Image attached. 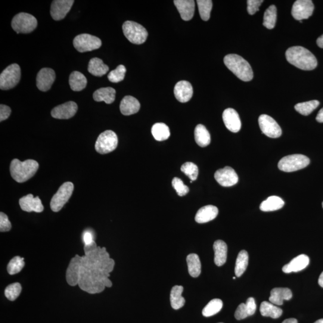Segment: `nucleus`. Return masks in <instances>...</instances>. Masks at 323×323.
Instances as JSON below:
<instances>
[{
	"instance_id": "7ed1b4c3",
	"label": "nucleus",
	"mask_w": 323,
	"mask_h": 323,
	"mask_svg": "<svg viewBox=\"0 0 323 323\" xmlns=\"http://www.w3.org/2000/svg\"><path fill=\"white\" fill-rule=\"evenodd\" d=\"M79 287L90 294L101 293L105 288L112 286L109 278H101L95 276L84 268L81 263L78 283Z\"/></svg>"
},
{
	"instance_id": "1a4fd4ad",
	"label": "nucleus",
	"mask_w": 323,
	"mask_h": 323,
	"mask_svg": "<svg viewBox=\"0 0 323 323\" xmlns=\"http://www.w3.org/2000/svg\"><path fill=\"white\" fill-rule=\"evenodd\" d=\"M117 145L118 138L116 133L112 130H108L99 135L95 147L98 153L105 154L114 151Z\"/></svg>"
},
{
	"instance_id": "052dcab7",
	"label": "nucleus",
	"mask_w": 323,
	"mask_h": 323,
	"mask_svg": "<svg viewBox=\"0 0 323 323\" xmlns=\"http://www.w3.org/2000/svg\"><path fill=\"white\" fill-rule=\"evenodd\" d=\"M314 323H323V319H318V320L315 321Z\"/></svg>"
},
{
	"instance_id": "f03ea898",
	"label": "nucleus",
	"mask_w": 323,
	"mask_h": 323,
	"mask_svg": "<svg viewBox=\"0 0 323 323\" xmlns=\"http://www.w3.org/2000/svg\"><path fill=\"white\" fill-rule=\"evenodd\" d=\"M285 57L291 65L300 70L310 71L317 66V60L311 52L302 46H293L287 50Z\"/></svg>"
},
{
	"instance_id": "603ef678",
	"label": "nucleus",
	"mask_w": 323,
	"mask_h": 323,
	"mask_svg": "<svg viewBox=\"0 0 323 323\" xmlns=\"http://www.w3.org/2000/svg\"><path fill=\"white\" fill-rule=\"evenodd\" d=\"M11 108L4 104L0 105V121L8 119L11 114Z\"/></svg>"
},
{
	"instance_id": "c756f323",
	"label": "nucleus",
	"mask_w": 323,
	"mask_h": 323,
	"mask_svg": "<svg viewBox=\"0 0 323 323\" xmlns=\"http://www.w3.org/2000/svg\"><path fill=\"white\" fill-rule=\"evenodd\" d=\"M108 70H109V67L105 65L101 59L94 58L90 60L88 71L93 76L101 77L106 74Z\"/></svg>"
},
{
	"instance_id": "393cba45",
	"label": "nucleus",
	"mask_w": 323,
	"mask_h": 323,
	"mask_svg": "<svg viewBox=\"0 0 323 323\" xmlns=\"http://www.w3.org/2000/svg\"><path fill=\"white\" fill-rule=\"evenodd\" d=\"M140 108V103L135 98L132 96H126L120 102L121 113L125 116H129L138 112Z\"/></svg>"
},
{
	"instance_id": "c9c22d12",
	"label": "nucleus",
	"mask_w": 323,
	"mask_h": 323,
	"mask_svg": "<svg viewBox=\"0 0 323 323\" xmlns=\"http://www.w3.org/2000/svg\"><path fill=\"white\" fill-rule=\"evenodd\" d=\"M186 260H187L189 274L192 277H198L201 272V263L200 257H199L198 254H189Z\"/></svg>"
},
{
	"instance_id": "3c124183",
	"label": "nucleus",
	"mask_w": 323,
	"mask_h": 323,
	"mask_svg": "<svg viewBox=\"0 0 323 323\" xmlns=\"http://www.w3.org/2000/svg\"><path fill=\"white\" fill-rule=\"evenodd\" d=\"M12 228V224L9 221L8 217L4 213H0V231L2 232H8Z\"/></svg>"
},
{
	"instance_id": "4be33fe9",
	"label": "nucleus",
	"mask_w": 323,
	"mask_h": 323,
	"mask_svg": "<svg viewBox=\"0 0 323 323\" xmlns=\"http://www.w3.org/2000/svg\"><path fill=\"white\" fill-rule=\"evenodd\" d=\"M193 88L188 81L182 80L176 84L175 88V95L177 99L182 103H185L193 96Z\"/></svg>"
},
{
	"instance_id": "49530a36",
	"label": "nucleus",
	"mask_w": 323,
	"mask_h": 323,
	"mask_svg": "<svg viewBox=\"0 0 323 323\" xmlns=\"http://www.w3.org/2000/svg\"><path fill=\"white\" fill-rule=\"evenodd\" d=\"M181 171L191 180V181H195L198 178V168L197 165L194 163H186L182 166Z\"/></svg>"
},
{
	"instance_id": "c85d7f7f",
	"label": "nucleus",
	"mask_w": 323,
	"mask_h": 323,
	"mask_svg": "<svg viewBox=\"0 0 323 323\" xmlns=\"http://www.w3.org/2000/svg\"><path fill=\"white\" fill-rule=\"evenodd\" d=\"M116 92L115 89L108 87L97 90L93 94V98L95 101H104L107 104L113 103L116 98Z\"/></svg>"
},
{
	"instance_id": "dca6fc26",
	"label": "nucleus",
	"mask_w": 323,
	"mask_h": 323,
	"mask_svg": "<svg viewBox=\"0 0 323 323\" xmlns=\"http://www.w3.org/2000/svg\"><path fill=\"white\" fill-rule=\"evenodd\" d=\"M73 0H55L51 5V15L55 21H61L66 17L74 4Z\"/></svg>"
},
{
	"instance_id": "9d476101",
	"label": "nucleus",
	"mask_w": 323,
	"mask_h": 323,
	"mask_svg": "<svg viewBox=\"0 0 323 323\" xmlns=\"http://www.w3.org/2000/svg\"><path fill=\"white\" fill-rule=\"evenodd\" d=\"M21 77V68L17 64L9 65L0 75V88L9 90L15 88L20 82Z\"/></svg>"
},
{
	"instance_id": "c03bdc74",
	"label": "nucleus",
	"mask_w": 323,
	"mask_h": 323,
	"mask_svg": "<svg viewBox=\"0 0 323 323\" xmlns=\"http://www.w3.org/2000/svg\"><path fill=\"white\" fill-rule=\"evenodd\" d=\"M126 72V67L123 65H120L116 69L111 71L108 74V79L112 83H119L122 82L125 78Z\"/></svg>"
},
{
	"instance_id": "f704fd0d",
	"label": "nucleus",
	"mask_w": 323,
	"mask_h": 323,
	"mask_svg": "<svg viewBox=\"0 0 323 323\" xmlns=\"http://www.w3.org/2000/svg\"><path fill=\"white\" fill-rule=\"evenodd\" d=\"M261 314L264 316H269L272 318L280 317L282 313V310L275 306L274 304L264 301L260 307Z\"/></svg>"
},
{
	"instance_id": "473e14b6",
	"label": "nucleus",
	"mask_w": 323,
	"mask_h": 323,
	"mask_svg": "<svg viewBox=\"0 0 323 323\" xmlns=\"http://www.w3.org/2000/svg\"><path fill=\"white\" fill-rule=\"evenodd\" d=\"M69 83L71 89L74 91H81L86 88L87 85L86 77L79 71H73L70 74Z\"/></svg>"
},
{
	"instance_id": "b1692460",
	"label": "nucleus",
	"mask_w": 323,
	"mask_h": 323,
	"mask_svg": "<svg viewBox=\"0 0 323 323\" xmlns=\"http://www.w3.org/2000/svg\"><path fill=\"white\" fill-rule=\"evenodd\" d=\"M309 263L308 256L305 254H301L291 261L289 263L287 264L282 268V271L286 274L291 272H297L306 268Z\"/></svg>"
},
{
	"instance_id": "a18cd8bd",
	"label": "nucleus",
	"mask_w": 323,
	"mask_h": 323,
	"mask_svg": "<svg viewBox=\"0 0 323 323\" xmlns=\"http://www.w3.org/2000/svg\"><path fill=\"white\" fill-rule=\"evenodd\" d=\"M22 291V286L19 282H15L8 285L5 291V296L9 300L14 301L20 296Z\"/></svg>"
},
{
	"instance_id": "58836bf2",
	"label": "nucleus",
	"mask_w": 323,
	"mask_h": 323,
	"mask_svg": "<svg viewBox=\"0 0 323 323\" xmlns=\"http://www.w3.org/2000/svg\"><path fill=\"white\" fill-rule=\"evenodd\" d=\"M277 12L275 6L271 5L266 9L264 14L263 25L266 29L271 30L275 26Z\"/></svg>"
},
{
	"instance_id": "13d9d810",
	"label": "nucleus",
	"mask_w": 323,
	"mask_h": 323,
	"mask_svg": "<svg viewBox=\"0 0 323 323\" xmlns=\"http://www.w3.org/2000/svg\"><path fill=\"white\" fill-rule=\"evenodd\" d=\"M282 323H297V320L295 318H288L285 319Z\"/></svg>"
},
{
	"instance_id": "09e8293b",
	"label": "nucleus",
	"mask_w": 323,
	"mask_h": 323,
	"mask_svg": "<svg viewBox=\"0 0 323 323\" xmlns=\"http://www.w3.org/2000/svg\"><path fill=\"white\" fill-rule=\"evenodd\" d=\"M250 316L248 307L245 303H241L237 307L235 313V317L238 320H241Z\"/></svg>"
},
{
	"instance_id": "7c9ffc66",
	"label": "nucleus",
	"mask_w": 323,
	"mask_h": 323,
	"mask_svg": "<svg viewBox=\"0 0 323 323\" xmlns=\"http://www.w3.org/2000/svg\"><path fill=\"white\" fill-rule=\"evenodd\" d=\"M284 206V202L281 198L272 196L260 204V209L264 212H269L281 209Z\"/></svg>"
},
{
	"instance_id": "f8f14e48",
	"label": "nucleus",
	"mask_w": 323,
	"mask_h": 323,
	"mask_svg": "<svg viewBox=\"0 0 323 323\" xmlns=\"http://www.w3.org/2000/svg\"><path fill=\"white\" fill-rule=\"evenodd\" d=\"M73 45L77 51L83 53L98 49L101 47L102 42L98 37L88 34H82L74 38Z\"/></svg>"
},
{
	"instance_id": "412c9836",
	"label": "nucleus",
	"mask_w": 323,
	"mask_h": 323,
	"mask_svg": "<svg viewBox=\"0 0 323 323\" xmlns=\"http://www.w3.org/2000/svg\"><path fill=\"white\" fill-rule=\"evenodd\" d=\"M21 209L27 212L42 213L44 210L41 200L39 197L34 198L33 195L29 194L21 198L20 200Z\"/></svg>"
},
{
	"instance_id": "79ce46f5",
	"label": "nucleus",
	"mask_w": 323,
	"mask_h": 323,
	"mask_svg": "<svg viewBox=\"0 0 323 323\" xmlns=\"http://www.w3.org/2000/svg\"><path fill=\"white\" fill-rule=\"evenodd\" d=\"M197 2L202 20L204 21L209 20L213 2L211 0H198Z\"/></svg>"
},
{
	"instance_id": "5fc2aeb1",
	"label": "nucleus",
	"mask_w": 323,
	"mask_h": 323,
	"mask_svg": "<svg viewBox=\"0 0 323 323\" xmlns=\"http://www.w3.org/2000/svg\"><path fill=\"white\" fill-rule=\"evenodd\" d=\"M83 238L85 245L91 244L93 242L95 241L92 233L89 231H86L84 233Z\"/></svg>"
},
{
	"instance_id": "cd10ccee",
	"label": "nucleus",
	"mask_w": 323,
	"mask_h": 323,
	"mask_svg": "<svg viewBox=\"0 0 323 323\" xmlns=\"http://www.w3.org/2000/svg\"><path fill=\"white\" fill-rule=\"evenodd\" d=\"M214 251V262L218 266H222L226 262L228 254V246L222 240H217L213 245Z\"/></svg>"
},
{
	"instance_id": "de8ad7c7",
	"label": "nucleus",
	"mask_w": 323,
	"mask_h": 323,
	"mask_svg": "<svg viewBox=\"0 0 323 323\" xmlns=\"http://www.w3.org/2000/svg\"><path fill=\"white\" fill-rule=\"evenodd\" d=\"M172 185L180 197H183L189 193V188L183 183L181 179L178 178H174Z\"/></svg>"
},
{
	"instance_id": "37998d69",
	"label": "nucleus",
	"mask_w": 323,
	"mask_h": 323,
	"mask_svg": "<svg viewBox=\"0 0 323 323\" xmlns=\"http://www.w3.org/2000/svg\"><path fill=\"white\" fill-rule=\"evenodd\" d=\"M25 266L24 259L20 256L14 257L9 262L7 270L9 274L15 275L20 272Z\"/></svg>"
},
{
	"instance_id": "864d4df0",
	"label": "nucleus",
	"mask_w": 323,
	"mask_h": 323,
	"mask_svg": "<svg viewBox=\"0 0 323 323\" xmlns=\"http://www.w3.org/2000/svg\"><path fill=\"white\" fill-rule=\"evenodd\" d=\"M246 305L248 307L250 316L253 315L256 310V303L253 297H249L247 300Z\"/></svg>"
},
{
	"instance_id": "4c0bfd02",
	"label": "nucleus",
	"mask_w": 323,
	"mask_h": 323,
	"mask_svg": "<svg viewBox=\"0 0 323 323\" xmlns=\"http://www.w3.org/2000/svg\"><path fill=\"white\" fill-rule=\"evenodd\" d=\"M248 265V254L246 251L242 250L238 254L237 260H236V265L235 272L237 277L244 274L246 271Z\"/></svg>"
},
{
	"instance_id": "ddd939ff",
	"label": "nucleus",
	"mask_w": 323,
	"mask_h": 323,
	"mask_svg": "<svg viewBox=\"0 0 323 323\" xmlns=\"http://www.w3.org/2000/svg\"><path fill=\"white\" fill-rule=\"evenodd\" d=\"M259 124L262 133L268 137L276 138L282 135L281 127L272 117L268 115H261L259 118Z\"/></svg>"
},
{
	"instance_id": "bf43d9fd",
	"label": "nucleus",
	"mask_w": 323,
	"mask_h": 323,
	"mask_svg": "<svg viewBox=\"0 0 323 323\" xmlns=\"http://www.w3.org/2000/svg\"><path fill=\"white\" fill-rule=\"evenodd\" d=\"M318 284L321 287L323 288V272L321 273V275H319L318 279Z\"/></svg>"
},
{
	"instance_id": "4d7b16f0",
	"label": "nucleus",
	"mask_w": 323,
	"mask_h": 323,
	"mask_svg": "<svg viewBox=\"0 0 323 323\" xmlns=\"http://www.w3.org/2000/svg\"><path fill=\"white\" fill-rule=\"evenodd\" d=\"M316 44L319 48L323 49V34L320 37H319L317 40H316Z\"/></svg>"
},
{
	"instance_id": "a19ab883",
	"label": "nucleus",
	"mask_w": 323,
	"mask_h": 323,
	"mask_svg": "<svg viewBox=\"0 0 323 323\" xmlns=\"http://www.w3.org/2000/svg\"><path fill=\"white\" fill-rule=\"evenodd\" d=\"M223 302L219 299L211 300L210 302L205 306L203 310V315L206 317L213 316L219 313L222 309Z\"/></svg>"
},
{
	"instance_id": "72a5a7b5",
	"label": "nucleus",
	"mask_w": 323,
	"mask_h": 323,
	"mask_svg": "<svg viewBox=\"0 0 323 323\" xmlns=\"http://www.w3.org/2000/svg\"><path fill=\"white\" fill-rule=\"evenodd\" d=\"M183 291V287L181 285H175L173 287L170 294V300L173 309L178 310L185 305L186 300L182 296Z\"/></svg>"
},
{
	"instance_id": "e433bc0d",
	"label": "nucleus",
	"mask_w": 323,
	"mask_h": 323,
	"mask_svg": "<svg viewBox=\"0 0 323 323\" xmlns=\"http://www.w3.org/2000/svg\"><path fill=\"white\" fill-rule=\"evenodd\" d=\"M151 133L156 140L163 141L170 137V130L166 124L157 123L152 127Z\"/></svg>"
},
{
	"instance_id": "2f4dec72",
	"label": "nucleus",
	"mask_w": 323,
	"mask_h": 323,
	"mask_svg": "<svg viewBox=\"0 0 323 323\" xmlns=\"http://www.w3.org/2000/svg\"><path fill=\"white\" fill-rule=\"evenodd\" d=\"M194 134L195 141L200 147H207L210 144L211 136L209 130L201 124L196 127Z\"/></svg>"
},
{
	"instance_id": "0e129e2a",
	"label": "nucleus",
	"mask_w": 323,
	"mask_h": 323,
	"mask_svg": "<svg viewBox=\"0 0 323 323\" xmlns=\"http://www.w3.org/2000/svg\"><path fill=\"white\" fill-rule=\"evenodd\" d=\"M219 323H223V322H219Z\"/></svg>"
},
{
	"instance_id": "39448f33",
	"label": "nucleus",
	"mask_w": 323,
	"mask_h": 323,
	"mask_svg": "<svg viewBox=\"0 0 323 323\" xmlns=\"http://www.w3.org/2000/svg\"><path fill=\"white\" fill-rule=\"evenodd\" d=\"M39 165L37 161L29 159L24 162L15 159L11 162L12 178L18 183H24L32 179L38 170Z\"/></svg>"
},
{
	"instance_id": "bb28decb",
	"label": "nucleus",
	"mask_w": 323,
	"mask_h": 323,
	"mask_svg": "<svg viewBox=\"0 0 323 323\" xmlns=\"http://www.w3.org/2000/svg\"><path fill=\"white\" fill-rule=\"evenodd\" d=\"M292 292L288 288H275L271 291L270 302L275 305H282L284 300H289L292 298Z\"/></svg>"
},
{
	"instance_id": "f3484780",
	"label": "nucleus",
	"mask_w": 323,
	"mask_h": 323,
	"mask_svg": "<svg viewBox=\"0 0 323 323\" xmlns=\"http://www.w3.org/2000/svg\"><path fill=\"white\" fill-rule=\"evenodd\" d=\"M56 78L55 73L51 68H44L37 74L36 83L37 88L43 92L48 91L51 89Z\"/></svg>"
},
{
	"instance_id": "680f3d73",
	"label": "nucleus",
	"mask_w": 323,
	"mask_h": 323,
	"mask_svg": "<svg viewBox=\"0 0 323 323\" xmlns=\"http://www.w3.org/2000/svg\"><path fill=\"white\" fill-rule=\"evenodd\" d=\"M233 279H235L236 278L235 277H233Z\"/></svg>"
},
{
	"instance_id": "9b49d317",
	"label": "nucleus",
	"mask_w": 323,
	"mask_h": 323,
	"mask_svg": "<svg viewBox=\"0 0 323 323\" xmlns=\"http://www.w3.org/2000/svg\"><path fill=\"white\" fill-rule=\"evenodd\" d=\"M74 185L73 183L68 182L64 183L59 188L58 192L51 201V209L54 212H58L67 203L73 194Z\"/></svg>"
},
{
	"instance_id": "0eeeda50",
	"label": "nucleus",
	"mask_w": 323,
	"mask_h": 323,
	"mask_svg": "<svg viewBox=\"0 0 323 323\" xmlns=\"http://www.w3.org/2000/svg\"><path fill=\"white\" fill-rule=\"evenodd\" d=\"M310 163L308 157L302 154H292L279 160L278 169L282 172L291 173L306 167Z\"/></svg>"
},
{
	"instance_id": "5701e85b",
	"label": "nucleus",
	"mask_w": 323,
	"mask_h": 323,
	"mask_svg": "<svg viewBox=\"0 0 323 323\" xmlns=\"http://www.w3.org/2000/svg\"><path fill=\"white\" fill-rule=\"evenodd\" d=\"M175 5L183 20L188 21L192 20L195 13V2L193 0H175Z\"/></svg>"
},
{
	"instance_id": "4468645a",
	"label": "nucleus",
	"mask_w": 323,
	"mask_h": 323,
	"mask_svg": "<svg viewBox=\"0 0 323 323\" xmlns=\"http://www.w3.org/2000/svg\"><path fill=\"white\" fill-rule=\"evenodd\" d=\"M314 5L310 0H297L292 8V16L297 21L307 20L312 16Z\"/></svg>"
},
{
	"instance_id": "ea45409f",
	"label": "nucleus",
	"mask_w": 323,
	"mask_h": 323,
	"mask_svg": "<svg viewBox=\"0 0 323 323\" xmlns=\"http://www.w3.org/2000/svg\"><path fill=\"white\" fill-rule=\"evenodd\" d=\"M319 105V102L318 101L312 100L298 103L295 105L294 108L298 113L303 115V116H308L318 107Z\"/></svg>"
},
{
	"instance_id": "6e6552de",
	"label": "nucleus",
	"mask_w": 323,
	"mask_h": 323,
	"mask_svg": "<svg viewBox=\"0 0 323 323\" xmlns=\"http://www.w3.org/2000/svg\"><path fill=\"white\" fill-rule=\"evenodd\" d=\"M12 27L17 34L30 33L36 29L37 20L33 15L22 12L13 18Z\"/></svg>"
},
{
	"instance_id": "20e7f679",
	"label": "nucleus",
	"mask_w": 323,
	"mask_h": 323,
	"mask_svg": "<svg viewBox=\"0 0 323 323\" xmlns=\"http://www.w3.org/2000/svg\"><path fill=\"white\" fill-rule=\"evenodd\" d=\"M224 63L238 78L244 82H249L253 78L252 68L246 60L240 55L229 54L224 58Z\"/></svg>"
},
{
	"instance_id": "6ab92c4d",
	"label": "nucleus",
	"mask_w": 323,
	"mask_h": 323,
	"mask_svg": "<svg viewBox=\"0 0 323 323\" xmlns=\"http://www.w3.org/2000/svg\"><path fill=\"white\" fill-rule=\"evenodd\" d=\"M82 263V256L76 254L71 260L66 272V280L71 286L78 285L79 280L80 268Z\"/></svg>"
},
{
	"instance_id": "a878e982",
	"label": "nucleus",
	"mask_w": 323,
	"mask_h": 323,
	"mask_svg": "<svg viewBox=\"0 0 323 323\" xmlns=\"http://www.w3.org/2000/svg\"><path fill=\"white\" fill-rule=\"evenodd\" d=\"M219 210L214 206H207L198 210L195 220L198 223H206L214 220L218 215Z\"/></svg>"
},
{
	"instance_id": "aec40b11",
	"label": "nucleus",
	"mask_w": 323,
	"mask_h": 323,
	"mask_svg": "<svg viewBox=\"0 0 323 323\" xmlns=\"http://www.w3.org/2000/svg\"><path fill=\"white\" fill-rule=\"evenodd\" d=\"M223 120L228 129L232 132L237 133L241 128V122L237 111L233 108H227L223 113Z\"/></svg>"
},
{
	"instance_id": "423d86ee",
	"label": "nucleus",
	"mask_w": 323,
	"mask_h": 323,
	"mask_svg": "<svg viewBox=\"0 0 323 323\" xmlns=\"http://www.w3.org/2000/svg\"><path fill=\"white\" fill-rule=\"evenodd\" d=\"M123 32L130 43L141 45L147 39L148 33L141 25L133 21H126L122 26Z\"/></svg>"
},
{
	"instance_id": "8fccbe9b",
	"label": "nucleus",
	"mask_w": 323,
	"mask_h": 323,
	"mask_svg": "<svg viewBox=\"0 0 323 323\" xmlns=\"http://www.w3.org/2000/svg\"><path fill=\"white\" fill-rule=\"evenodd\" d=\"M263 3V0H248L247 11L250 15H253L259 11V7Z\"/></svg>"
},
{
	"instance_id": "f257e3e1",
	"label": "nucleus",
	"mask_w": 323,
	"mask_h": 323,
	"mask_svg": "<svg viewBox=\"0 0 323 323\" xmlns=\"http://www.w3.org/2000/svg\"><path fill=\"white\" fill-rule=\"evenodd\" d=\"M85 255L82 256V266L99 276L110 277L115 265L114 260L105 247H98L95 241L84 246Z\"/></svg>"
},
{
	"instance_id": "e2e57ef3",
	"label": "nucleus",
	"mask_w": 323,
	"mask_h": 323,
	"mask_svg": "<svg viewBox=\"0 0 323 323\" xmlns=\"http://www.w3.org/2000/svg\"><path fill=\"white\" fill-rule=\"evenodd\" d=\"M322 208H323V203H322Z\"/></svg>"
},
{
	"instance_id": "a211bd4d",
	"label": "nucleus",
	"mask_w": 323,
	"mask_h": 323,
	"mask_svg": "<svg viewBox=\"0 0 323 323\" xmlns=\"http://www.w3.org/2000/svg\"><path fill=\"white\" fill-rule=\"evenodd\" d=\"M78 110L76 102L69 101L58 105L51 111L52 116L58 119H68L73 117Z\"/></svg>"
},
{
	"instance_id": "2eb2a0df",
	"label": "nucleus",
	"mask_w": 323,
	"mask_h": 323,
	"mask_svg": "<svg viewBox=\"0 0 323 323\" xmlns=\"http://www.w3.org/2000/svg\"><path fill=\"white\" fill-rule=\"evenodd\" d=\"M214 178L217 183L223 187H231L238 182L237 173L232 168L229 167L217 170L214 175Z\"/></svg>"
},
{
	"instance_id": "6e6d98bb",
	"label": "nucleus",
	"mask_w": 323,
	"mask_h": 323,
	"mask_svg": "<svg viewBox=\"0 0 323 323\" xmlns=\"http://www.w3.org/2000/svg\"><path fill=\"white\" fill-rule=\"evenodd\" d=\"M316 120L319 123H323V108H321L316 117Z\"/></svg>"
}]
</instances>
